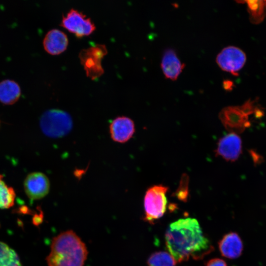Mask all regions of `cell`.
I'll return each instance as SVG.
<instances>
[{
  "instance_id": "cell-1",
  "label": "cell",
  "mask_w": 266,
  "mask_h": 266,
  "mask_svg": "<svg viewBox=\"0 0 266 266\" xmlns=\"http://www.w3.org/2000/svg\"><path fill=\"white\" fill-rule=\"evenodd\" d=\"M165 242L170 254L178 263L190 257L201 260L214 249L198 220L192 218L180 219L170 224L166 232Z\"/></svg>"
},
{
  "instance_id": "cell-2",
  "label": "cell",
  "mask_w": 266,
  "mask_h": 266,
  "mask_svg": "<svg viewBox=\"0 0 266 266\" xmlns=\"http://www.w3.org/2000/svg\"><path fill=\"white\" fill-rule=\"evenodd\" d=\"M88 256L85 244L72 230L54 237L46 258L48 266H83Z\"/></svg>"
},
{
  "instance_id": "cell-3",
  "label": "cell",
  "mask_w": 266,
  "mask_h": 266,
  "mask_svg": "<svg viewBox=\"0 0 266 266\" xmlns=\"http://www.w3.org/2000/svg\"><path fill=\"white\" fill-rule=\"evenodd\" d=\"M40 129L49 137L58 138L70 132L72 127V120L66 112L57 109L45 111L39 119Z\"/></svg>"
},
{
  "instance_id": "cell-4",
  "label": "cell",
  "mask_w": 266,
  "mask_h": 266,
  "mask_svg": "<svg viewBox=\"0 0 266 266\" xmlns=\"http://www.w3.org/2000/svg\"><path fill=\"white\" fill-rule=\"evenodd\" d=\"M253 102L247 101L240 106H228L219 113L224 127L231 133H240L250 125L249 116L254 111Z\"/></svg>"
},
{
  "instance_id": "cell-5",
  "label": "cell",
  "mask_w": 266,
  "mask_h": 266,
  "mask_svg": "<svg viewBox=\"0 0 266 266\" xmlns=\"http://www.w3.org/2000/svg\"><path fill=\"white\" fill-rule=\"evenodd\" d=\"M167 190V187L161 185L153 186L147 190L144 198L145 221L154 224L164 215L166 208Z\"/></svg>"
},
{
  "instance_id": "cell-6",
  "label": "cell",
  "mask_w": 266,
  "mask_h": 266,
  "mask_svg": "<svg viewBox=\"0 0 266 266\" xmlns=\"http://www.w3.org/2000/svg\"><path fill=\"white\" fill-rule=\"evenodd\" d=\"M106 53V47L101 44L83 49L80 52L79 57L87 76L95 79L103 73L101 61Z\"/></svg>"
},
{
  "instance_id": "cell-7",
  "label": "cell",
  "mask_w": 266,
  "mask_h": 266,
  "mask_svg": "<svg viewBox=\"0 0 266 266\" xmlns=\"http://www.w3.org/2000/svg\"><path fill=\"white\" fill-rule=\"evenodd\" d=\"M61 25L78 37L89 35L96 29L95 24L89 17L74 8H71L63 15Z\"/></svg>"
},
{
  "instance_id": "cell-8",
  "label": "cell",
  "mask_w": 266,
  "mask_h": 266,
  "mask_svg": "<svg viewBox=\"0 0 266 266\" xmlns=\"http://www.w3.org/2000/svg\"><path fill=\"white\" fill-rule=\"evenodd\" d=\"M245 61L243 51L233 46L224 48L216 57V62L222 70L235 75L243 66Z\"/></svg>"
},
{
  "instance_id": "cell-9",
  "label": "cell",
  "mask_w": 266,
  "mask_h": 266,
  "mask_svg": "<svg viewBox=\"0 0 266 266\" xmlns=\"http://www.w3.org/2000/svg\"><path fill=\"white\" fill-rule=\"evenodd\" d=\"M50 181L47 176L41 172L29 174L24 181V191L32 200L44 198L49 193Z\"/></svg>"
},
{
  "instance_id": "cell-10",
  "label": "cell",
  "mask_w": 266,
  "mask_h": 266,
  "mask_svg": "<svg viewBox=\"0 0 266 266\" xmlns=\"http://www.w3.org/2000/svg\"><path fill=\"white\" fill-rule=\"evenodd\" d=\"M241 151L240 137L235 133H231L219 139L216 154L227 161L233 162L238 159Z\"/></svg>"
},
{
  "instance_id": "cell-11",
  "label": "cell",
  "mask_w": 266,
  "mask_h": 266,
  "mask_svg": "<svg viewBox=\"0 0 266 266\" xmlns=\"http://www.w3.org/2000/svg\"><path fill=\"white\" fill-rule=\"evenodd\" d=\"M134 131L133 121L125 116L117 117L110 125L111 138L114 141L119 143L128 141L133 135Z\"/></svg>"
},
{
  "instance_id": "cell-12",
  "label": "cell",
  "mask_w": 266,
  "mask_h": 266,
  "mask_svg": "<svg viewBox=\"0 0 266 266\" xmlns=\"http://www.w3.org/2000/svg\"><path fill=\"white\" fill-rule=\"evenodd\" d=\"M68 43L67 35L58 29H52L48 31L43 40L44 49L52 55H57L64 51Z\"/></svg>"
},
{
  "instance_id": "cell-13",
  "label": "cell",
  "mask_w": 266,
  "mask_h": 266,
  "mask_svg": "<svg viewBox=\"0 0 266 266\" xmlns=\"http://www.w3.org/2000/svg\"><path fill=\"white\" fill-rule=\"evenodd\" d=\"M184 65L181 63L175 51L167 49L164 53L161 62V67L166 78L176 80L181 73Z\"/></svg>"
},
{
  "instance_id": "cell-14",
  "label": "cell",
  "mask_w": 266,
  "mask_h": 266,
  "mask_svg": "<svg viewBox=\"0 0 266 266\" xmlns=\"http://www.w3.org/2000/svg\"><path fill=\"white\" fill-rule=\"evenodd\" d=\"M219 249L223 256L231 259H236L242 253L243 243L236 233L231 232L225 234L220 240Z\"/></svg>"
},
{
  "instance_id": "cell-15",
  "label": "cell",
  "mask_w": 266,
  "mask_h": 266,
  "mask_svg": "<svg viewBox=\"0 0 266 266\" xmlns=\"http://www.w3.org/2000/svg\"><path fill=\"white\" fill-rule=\"evenodd\" d=\"M21 88L15 81L9 79L0 82V101L5 104H12L19 99Z\"/></svg>"
},
{
  "instance_id": "cell-16",
  "label": "cell",
  "mask_w": 266,
  "mask_h": 266,
  "mask_svg": "<svg viewBox=\"0 0 266 266\" xmlns=\"http://www.w3.org/2000/svg\"><path fill=\"white\" fill-rule=\"evenodd\" d=\"M0 266H22L17 253L0 241Z\"/></svg>"
},
{
  "instance_id": "cell-17",
  "label": "cell",
  "mask_w": 266,
  "mask_h": 266,
  "mask_svg": "<svg viewBox=\"0 0 266 266\" xmlns=\"http://www.w3.org/2000/svg\"><path fill=\"white\" fill-rule=\"evenodd\" d=\"M3 178L0 174V208L6 209L13 205L16 195L14 189L8 186Z\"/></svg>"
},
{
  "instance_id": "cell-18",
  "label": "cell",
  "mask_w": 266,
  "mask_h": 266,
  "mask_svg": "<svg viewBox=\"0 0 266 266\" xmlns=\"http://www.w3.org/2000/svg\"><path fill=\"white\" fill-rule=\"evenodd\" d=\"M147 263L148 266H175L177 262L170 253L158 251L150 256Z\"/></svg>"
},
{
  "instance_id": "cell-19",
  "label": "cell",
  "mask_w": 266,
  "mask_h": 266,
  "mask_svg": "<svg viewBox=\"0 0 266 266\" xmlns=\"http://www.w3.org/2000/svg\"><path fill=\"white\" fill-rule=\"evenodd\" d=\"M246 2L252 19L255 21H260L264 17L266 1L250 0Z\"/></svg>"
},
{
  "instance_id": "cell-20",
  "label": "cell",
  "mask_w": 266,
  "mask_h": 266,
  "mask_svg": "<svg viewBox=\"0 0 266 266\" xmlns=\"http://www.w3.org/2000/svg\"><path fill=\"white\" fill-rule=\"evenodd\" d=\"M205 266H227L226 263L222 259L214 258L209 260Z\"/></svg>"
}]
</instances>
